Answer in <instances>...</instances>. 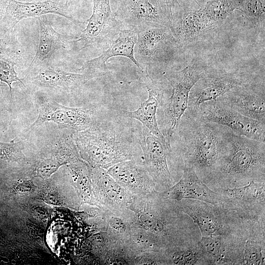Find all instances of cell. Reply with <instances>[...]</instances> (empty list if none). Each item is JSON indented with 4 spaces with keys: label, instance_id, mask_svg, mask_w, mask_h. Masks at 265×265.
<instances>
[{
    "label": "cell",
    "instance_id": "cell-1",
    "mask_svg": "<svg viewBox=\"0 0 265 265\" xmlns=\"http://www.w3.org/2000/svg\"><path fill=\"white\" fill-rule=\"evenodd\" d=\"M176 130L180 136L182 170L193 168L210 188L226 153V127L206 120L197 108H188Z\"/></svg>",
    "mask_w": 265,
    "mask_h": 265
},
{
    "label": "cell",
    "instance_id": "cell-2",
    "mask_svg": "<svg viewBox=\"0 0 265 265\" xmlns=\"http://www.w3.org/2000/svg\"><path fill=\"white\" fill-rule=\"evenodd\" d=\"M129 209L134 213L135 222L153 234L166 249L201 238L197 225L178 202L161 192L134 197Z\"/></svg>",
    "mask_w": 265,
    "mask_h": 265
},
{
    "label": "cell",
    "instance_id": "cell-3",
    "mask_svg": "<svg viewBox=\"0 0 265 265\" xmlns=\"http://www.w3.org/2000/svg\"><path fill=\"white\" fill-rule=\"evenodd\" d=\"M73 136L80 158L91 167L107 170L126 160L143 162L132 130L116 121H97Z\"/></svg>",
    "mask_w": 265,
    "mask_h": 265
},
{
    "label": "cell",
    "instance_id": "cell-4",
    "mask_svg": "<svg viewBox=\"0 0 265 265\" xmlns=\"http://www.w3.org/2000/svg\"><path fill=\"white\" fill-rule=\"evenodd\" d=\"M227 151L210 187L220 190L251 181L265 182V143L239 135L226 128Z\"/></svg>",
    "mask_w": 265,
    "mask_h": 265
},
{
    "label": "cell",
    "instance_id": "cell-5",
    "mask_svg": "<svg viewBox=\"0 0 265 265\" xmlns=\"http://www.w3.org/2000/svg\"><path fill=\"white\" fill-rule=\"evenodd\" d=\"M178 203L183 212L197 225L201 237L239 234L246 230L243 220L220 204L190 199Z\"/></svg>",
    "mask_w": 265,
    "mask_h": 265
},
{
    "label": "cell",
    "instance_id": "cell-6",
    "mask_svg": "<svg viewBox=\"0 0 265 265\" xmlns=\"http://www.w3.org/2000/svg\"><path fill=\"white\" fill-rule=\"evenodd\" d=\"M205 74L204 67L195 61L191 62L182 70L170 71L165 75L172 87V94L164 112L165 137L169 149L170 140L188 108L190 92Z\"/></svg>",
    "mask_w": 265,
    "mask_h": 265
},
{
    "label": "cell",
    "instance_id": "cell-7",
    "mask_svg": "<svg viewBox=\"0 0 265 265\" xmlns=\"http://www.w3.org/2000/svg\"><path fill=\"white\" fill-rule=\"evenodd\" d=\"M135 30L134 56L142 68L168 60L179 45L168 26L148 25Z\"/></svg>",
    "mask_w": 265,
    "mask_h": 265
},
{
    "label": "cell",
    "instance_id": "cell-8",
    "mask_svg": "<svg viewBox=\"0 0 265 265\" xmlns=\"http://www.w3.org/2000/svg\"><path fill=\"white\" fill-rule=\"evenodd\" d=\"M216 192L220 195V205L242 219L265 221V182L251 181L242 186L228 187Z\"/></svg>",
    "mask_w": 265,
    "mask_h": 265
},
{
    "label": "cell",
    "instance_id": "cell-9",
    "mask_svg": "<svg viewBox=\"0 0 265 265\" xmlns=\"http://www.w3.org/2000/svg\"><path fill=\"white\" fill-rule=\"evenodd\" d=\"M92 13L79 38L74 42L83 41L81 49L91 48L106 49L117 36L122 24L111 9L109 0H92Z\"/></svg>",
    "mask_w": 265,
    "mask_h": 265
},
{
    "label": "cell",
    "instance_id": "cell-10",
    "mask_svg": "<svg viewBox=\"0 0 265 265\" xmlns=\"http://www.w3.org/2000/svg\"><path fill=\"white\" fill-rule=\"evenodd\" d=\"M206 120L224 126L234 132L265 142V123L244 116L220 101L205 102L197 108Z\"/></svg>",
    "mask_w": 265,
    "mask_h": 265
},
{
    "label": "cell",
    "instance_id": "cell-11",
    "mask_svg": "<svg viewBox=\"0 0 265 265\" xmlns=\"http://www.w3.org/2000/svg\"><path fill=\"white\" fill-rule=\"evenodd\" d=\"M137 139L142 153L143 164L156 190H167L175 184L169 167L167 146L144 126L139 130Z\"/></svg>",
    "mask_w": 265,
    "mask_h": 265
},
{
    "label": "cell",
    "instance_id": "cell-12",
    "mask_svg": "<svg viewBox=\"0 0 265 265\" xmlns=\"http://www.w3.org/2000/svg\"><path fill=\"white\" fill-rule=\"evenodd\" d=\"M98 77L100 76L87 71L83 74L72 73L44 62H32L22 81L40 88L68 92L78 89L89 80Z\"/></svg>",
    "mask_w": 265,
    "mask_h": 265
},
{
    "label": "cell",
    "instance_id": "cell-13",
    "mask_svg": "<svg viewBox=\"0 0 265 265\" xmlns=\"http://www.w3.org/2000/svg\"><path fill=\"white\" fill-rule=\"evenodd\" d=\"M37 110V118L28 130L46 122H53L60 128L80 131L91 127L97 121L94 109L89 106L67 107L54 101L49 100L40 103Z\"/></svg>",
    "mask_w": 265,
    "mask_h": 265
},
{
    "label": "cell",
    "instance_id": "cell-14",
    "mask_svg": "<svg viewBox=\"0 0 265 265\" xmlns=\"http://www.w3.org/2000/svg\"><path fill=\"white\" fill-rule=\"evenodd\" d=\"M47 14L58 15L75 24L84 23L73 18L66 0H46L32 2L8 0L6 11L0 24V32L12 31L15 26L22 20L38 18Z\"/></svg>",
    "mask_w": 265,
    "mask_h": 265
},
{
    "label": "cell",
    "instance_id": "cell-15",
    "mask_svg": "<svg viewBox=\"0 0 265 265\" xmlns=\"http://www.w3.org/2000/svg\"><path fill=\"white\" fill-rule=\"evenodd\" d=\"M138 80L144 85L148 93L147 99L140 106L133 111H123V114L140 121L143 126L154 136L158 138L168 149L164 135L161 133L158 126L157 111L158 107L164 104V89L160 84L154 80L144 68L137 70Z\"/></svg>",
    "mask_w": 265,
    "mask_h": 265
},
{
    "label": "cell",
    "instance_id": "cell-16",
    "mask_svg": "<svg viewBox=\"0 0 265 265\" xmlns=\"http://www.w3.org/2000/svg\"><path fill=\"white\" fill-rule=\"evenodd\" d=\"M117 19L129 28L135 29L148 25L171 28L172 19L150 0H118L115 13Z\"/></svg>",
    "mask_w": 265,
    "mask_h": 265
},
{
    "label": "cell",
    "instance_id": "cell-17",
    "mask_svg": "<svg viewBox=\"0 0 265 265\" xmlns=\"http://www.w3.org/2000/svg\"><path fill=\"white\" fill-rule=\"evenodd\" d=\"M91 178L99 207L112 211L129 208L133 196L113 179L106 169L91 167Z\"/></svg>",
    "mask_w": 265,
    "mask_h": 265
},
{
    "label": "cell",
    "instance_id": "cell-18",
    "mask_svg": "<svg viewBox=\"0 0 265 265\" xmlns=\"http://www.w3.org/2000/svg\"><path fill=\"white\" fill-rule=\"evenodd\" d=\"M265 99L264 85L245 83L217 100L244 116L265 123Z\"/></svg>",
    "mask_w": 265,
    "mask_h": 265
},
{
    "label": "cell",
    "instance_id": "cell-19",
    "mask_svg": "<svg viewBox=\"0 0 265 265\" xmlns=\"http://www.w3.org/2000/svg\"><path fill=\"white\" fill-rule=\"evenodd\" d=\"M80 159L73 134L68 135L58 139L37 159L32 170V177L49 178L61 166Z\"/></svg>",
    "mask_w": 265,
    "mask_h": 265
},
{
    "label": "cell",
    "instance_id": "cell-20",
    "mask_svg": "<svg viewBox=\"0 0 265 265\" xmlns=\"http://www.w3.org/2000/svg\"><path fill=\"white\" fill-rule=\"evenodd\" d=\"M107 171L133 198L156 190L155 184L142 161L133 159L122 161L110 167Z\"/></svg>",
    "mask_w": 265,
    "mask_h": 265
},
{
    "label": "cell",
    "instance_id": "cell-21",
    "mask_svg": "<svg viewBox=\"0 0 265 265\" xmlns=\"http://www.w3.org/2000/svg\"><path fill=\"white\" fill-rule=\"evenodd\" d=\"M248 236L246 228L241 233L201 237L200 240L212 256L213 265H242L244 246Z\"/></svg>",
    "mask_w": 265,
    "mask_h": 265
},
{
    "label": "cell",
    "instance_id": "cell-22",
    "mask_svg": "<svg viewBox=\"0 0 265 265\" xmlns=\"http://www.w3.org/2000/svg\"><path fill=\"white\" fill-rule=\"evenodd\" d=\"M246 83L240 76L232 73L217 76L205 75L191 90L188 108H198L202 104L215 101L232 89Z\"/></svg>",
    "mask_w": 265,
    "mask_h": 265
},
{
    "label": "cell",
    "instance_id": "cell-23",
    "mask_svg": "<svg viewBox=\"0 0 265 265\" xmlns=\"http://www.w3.org/2000/svg\"><path fill=\"white\" fill-rule=\"evenodd\" d=\"M137 39L135 29H121L116 37L108 45L106 50L98 57L87 61L83 68L100 76L105 75L107 71L106 62L111 57L118 56L126 57L137 67V70L142 68L134 56V47Z\"/></svg>",
    "mask_w": 265,
    "mask_h": 265
},
{
    "label": "cell",
    "instance_id": "cell-24",
    "mask_svg": "<svg viewBox=\"0 0 265 265\" xmlns=\"http://www.w3.org/2000/svg\"><path fill=\"white\" fill-rule=\"evenodd\" d=\"M161 192L166 197L178 202L190 199L213 205L220 204L219 194L201 181L191 167H184L180 180L167 190Z\"/></svg>",
    "mask_w": 265,
    "mask_h": 265
},
{
    "label": "cell",
    "instance_id": "cell-25",
    "mask_svg": "<svg viewBox=\"0 0 265 265\" xmlns=\"http://www.w3.org/2000/svg\"><path fill=\"white\" fill-rule=\"evenodd\" d=\"M214 26L207 19L201 8L195 10L172 12V32L179 45L192 42Z\"/></svg>",
    "mask_w": 265,
    "mask_h": 265
},
{
    "label": "cell",
    "instance_id": "cell-26",
    "mask_svg": "<svg viewBox=\"0 0 265 265\" xmlns=\"http://www.w3.org/2000/svg\"><path fill=\"white\" fill-rule=\"evenodd\" d=\"M166 265H213L212 256L200 239L168 248L164 252Z\"/></svg>",
    "mask_w": 265,
    "mask_h": 265
},
{
    "label": "cell",
    "instance_id": "cell-27",
    "mask_svg": "<svg viewBox=\"0 0 265 265\" xmlns=\"http://www.w3.org/2000/svg\"><path fill=\"white\" fill-rule=\"evenodd\" d=\"M16 45L12 31L0 32V80L8 86L11 98L14 82H19L24 85L14 69L19 57Z\"/></svg>",
    "mask_w": 265,
    "mask_h": 265
},
{
    "label": "cell",
    "instance_id": "cell-28",
    "mask_svg": "<svg viewBox=\"0 0 265 265\" xmlns=\"http://www.w3.org/2000/svg\"><path fill=\"white\" fill-rule=\"evenodd\" d=\"M45 180L42 186H38L37 195L41 200L48 204L80 210L81 204L72 182L61 188L51 179Z\"/></svg>",
    "mask_w": 265,
    "mask_h": 265
},
{
    "label": "cell",
    "instance_id": "cell-29",
    "mask_svg": "<svg viewBox=\"0 0 265 265\" xmlns=\"http://www.w3.org/2000/svg\"><path fill=\"white\" fill-rule=\"evenodd\" d=\"M134 221V213L129 208L120 211L106 210L104 232L113 242L124 244L129 238Z\"/></svg>",
    "mask_w": 265,
    "mask_h": 265
},
{
    "label": "cell",
    "instance_id": "cell-30",
    "mask_svg": "<svg viewBox=\"0 0 265 265\" xmlns=\"http://www.w3.org/2000/svg\"><path fill=\"white\" fill-rule=\"evenodd\" d=\"M66 166L81 205L99 207L93 189L91 167L81 159L66 165Z\"/></svg>",
    "mask_w": 265,
    "mask_h": 265
},
{
    "label": "cell",
    "instance_id": "cell-31",
    "mask_svg": "<svg viewBox=\"0 0 265 265\" xmlns=\"http://www.w3.org/2000/svg\"><path fill=\"white\" fill-rule=\"evenodd\" d=\"M39 22V40L32 62H45L58 50L66 45L64 36L55 31L44 16L38 17Z\"/></svg>",
    "mask_w": 265,
    "mask_h": 265
},
{
    "label": "cell",
    "instance_id": "cell-32",
    "mask_svg": "<svg viewBox=\"0 0 265 265\" xmlns=\"http://www.w3.org/2000/svg\"><path fill=\"white\" fill-rule=\"evenodd\" d=\"M124 245L135 259L144 254L162 253L166 249L158 238L135 221L131 227L129 238Z\"/></svg>",
    "mask_w": 265,
    "mask_h": 265
},
{
    "label": "cell",
    "instance_id": "cell-33",
    "mask_svg": "<svg viewBox=\"0 0 265 265\" xmlns=\"http://www.w3.org/2000/svg\"><path fill=\"white\" fill-rule=\"evenodd\" d=\"M236 7V0H209L201 9L207 19L215 26L223 22Z\"/></svg>",
    "mask_w": 265,
    "mask_h": 265
},
{
    "label": "cell",
    "instance_id": "cell-34",
    "mask_svg": "<svg viewBox=\"0 0 265 265\" xmlns=\"http://www.w3.org/2000/svg\"><path fill=\"white\" fill-rule=\"evenodd\" d=\"M236 9L243 13L256 26L265 27V0H236Z\"/></svg>",
    "mask_w": 265,
    "mask_h": 265
},
{
    "label": "cell",
    "instance_id": "cell-35",
    "mask_svg": "<svg viewBox=\"0 0 265 265\" xmlns=\"http://www.w3.org/2000/svg\"><path fill=\"white\" fill-rule=\"evenodd\" d=\"M24 146L21 142H0V160L24 161L26 158L23 153Z\"/></svg>",
    "mask_w": 265,
    "mask_h": 265
},
{
    "label": "cell",
    "instance_id": "cell-36",
    "mask_svg": "<svg viewBox=\"0 0 265 265\" xmlns=\"http://www.w3.org/2000/svg\"><path fill=\"white\" fill-rule=\"evenodd\" d=\"M156 6L164 11L172 19V11L179 5L178 0H150Z\"/></svg>",
    "mask_w": 265,
    "mask_h": 265
},
{
    "label": "cell",
    "instance_id": "cell-37",
    "mask_svg": "<svg viewBox=\"0 0 265 265\" xmlns=\"http://www.w3.org/2000/svg\"><path fill=\"white\" fill-rule=\"evenodd\" d=\"M7 4L8 0H0V24L4 17Z\"/></svg>",
    "mask_w": 265,
    "mask_h": 265
}]
</instances>
